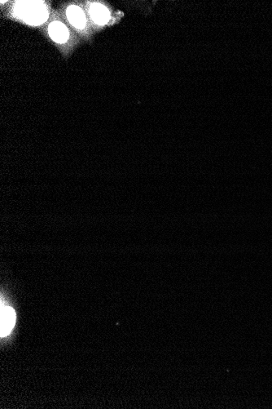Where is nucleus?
I'll return each mask as SVG.
<instances>
[{
    "instance_id": "1",
    "label": "nucleus",
    "mask_w": 272,
    "mask_h": 409,
    "mask_svg": "<svg viewBox=\"0 0 272 409\" xmlns=\"http://www.w3.org/2000/svg\"><path fill=\"white\" fill-rule=\"evenodd\" d=\"M19 14L29 23H41L47 18V10L43 5L36 2H25L19 6Z\"/></svg>"
},
{
    "instance_id": "2",
    "label": "nucleus",
    "mask_w": 272,
    "mask_h": 409,
    "mask_svg": "<svg viewBox=\"0 0 272 409\" xmlns=\"http://www.w3.org/2000/svg\"><path fill=\"white\" fill-rule=\"evenodd\" d=\"M0 335L2 337L7 336L10 333L12 327H13L15 322H16V313L13 308L8 305H3L1 302V307H0Z\"/></svg>"
},
{
    "instance_id": "3",
    "label": "nucleus",
    "mask_w": 272,
    "mask_h": 409,
    "mask_svg": "<svg viewBox=\"0 0 272 409\" xmlns=\"http://www.w3.org/2000/svg\"><path fill=\"white\" fill-rule=\"evenodd\" d=\"M49 34L56 42H65L69 37V31L65 26L59 22H54L49 27Z\"/></svg>"
},
{
    "instance_id": "4",
    "label": "nucleus",
    "mask_w": 272,
    "mask_h": 409,
    "mask_svg": "<svg viewBox=\"0 0 272 409\" xmlns=\"http://www.w3.org/2000/svg\"><path fill=\"white\" fill-rule=\"evenodd\" d=\"M67 17L69 22L74 27L83 28L86 24V18L82 9L76 6H71L67 10Z\"/></svg>"
},
{
    "instance_id": "5",
    "label": "nucleus",
    "mask_w": 272,
    "mask_h": 409,
    "mask_svg": "<svg viewBox=\"0 0 272 409\" xmlns=\"http://www.w3.org/2000/svg\"><path fill=\"white\" fill-rule=\"evenodd\" d=\"M90 14L95 23L102 25L109 20V13L106 8L100 5H93L90 9Z\"/></svg>"
}]
</instances>
